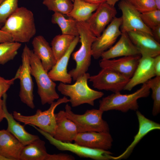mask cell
<instances>
[{
  "mask_svg": "<svg viewBox=\"0 0 160 160\" xmlns=\"http://www.w3.org/2000/svg\"><path fill=\"white\" fill-rule=\"evenodd\" d=\"M4 24L1 29L9 35L14 42H28L36 33L33 14L24 7H18Z\"/></svg>",
  "mask_w": 160,
  "mask_h": 160,
  "instance_id": "obj_1",
  "label": "cell"
},
{
  "mask_svg": "<svg viewBox=\"0 0 160 160\" xmlns=\"http://www.w3.org/2000/svg\"><path fill=\"white\" fill-rule=\"evenodd\" d=\"M90 76L86 73L79 77L73 84L62 82L57 87L58 90L65 96L69 97V102L75 107L84 104L94 106L96 100L102 97L103 92L91 88L88 84Z\"/></svg>",
  "mask_w": 160,
  "mask_h": 160,
  "instance_id": "obj_2",
  "label": "cell"
},
{
  "mask_svg": "<svg viewBox=\"0 0 160 160\" xmlns=\"http://www.w3.org/2000/svg\"><path fill=\"white\" fill-rule=\"evenodd\" d=\"M77 25L81 45L79 50L72 54L76 67L68 73L74 81L88 71L91 63L92 45L97 38L86 22H77Z\"/></svg>",
  "mask_w": 160,
  "mask_h": 160,
  "instance_id": "obj_3",
  "label": "cell"
},
{
  "mask_svg": "<svg viewBox=\"0 0 160 160\" xmlns=\"http://www.w3.org/2000/svg\"><path fill=\"white\" fill-rule=\"evenodd\" d=\"M150 92V88L145 83L142 84L140 89L131 94L113 93L100 101L99 109L104 112L113 110L125 113L129 110L136 111L139 107L138 99L148 97Z\"/></svg>",
  "mask_w": 160,
  "mask_h": 160,
  "instance_id": "obj_4",
  "label": "cell"
},
{
  "mask_svg": "<svg viewBox=\"0 0 160 160\" xmlns=\"http://www.w3.org/2000/svg\"><path fill=\"white\" fill-rule=\"evenodd\" d=\"M29 60L31 74L36 82L41 103L42 105L50 104L59 98L56 90V84L49 76L40 59L32 50Z\"/></svg>",
  "mask_w": 160,
  "mask_h": 160,
  "instance_id": "obj_5",
  "label": "cell"
},
{
  "mask_svg": "<svg viewBox=\"0 0 160 160\" xmlns=\"http://www.w3.org/2000/svg\"><path fill=\"white\" fill-rule=\"evenodd\" d=\"M69 102V99L64 96L51 103L48 109L43 111L38 109L33 115H24L16 111H13L12 115L17 121L25 125L34 126L53 137L56 127L55 109L60 104Z\"/></svg>",
  "mask_w": 160,
  "mask_h": 160,
  "instance_id": "obj_6",
  "label": "cell"
},
{
  "mask_svg": "<svg viewBox=\"0 0 160 160\" xmlns=\"http://www.w3.org/2000/svg\"><path fill=\"white\" fill-rule=\"evenodd\" d=\"M65 111L67 117L76 125L79 133L109 132L108 123L102 118L104 112L99 109L87 110L82 114H77L74 113L71 107L67 104Z\"/></svg>",
  "mask_w": 160,
  "mask_h": 160,
  "instance_id": "obj_7",
  "label": "cell"
},
{
  "mask_svg": "<svg viewBox=\"0 0 160 160\" xmlns=\"http://www.w3.org/2000/svg\"><path fill=\"white\" fill-rule=\"evenodd\" d=\"M52 145L61 151H68L80 157L89 158L95 160H112V153L108 151L87 148L72 142H63L55 138L48 133L32 125Z\"/></svg>",
  "mask_w": 160,
  "mask_h": 160,
  "instance_id": "obj_8",
  "label": "cell"
},
{
  "mask_svg": "<svg viewBox=\"0 0 160 160\" xmlns=\"http://www.w3.org/2000/svg\"><path fill=\"white\" fill-rule=\"evenodd\" d=\"M31 51L28 46L25 45L21 55L22 64L18 68V79L20 81L19 96L22 102L33 109L35 105L33 102V84L29 60Z\"/></svg>",
  "mask_w": 160,
  "mask_h": 160,
  "instance_id": "obj_9",
  "label": "cell"
},
{
  "mask_svg": "<svg viewBox=\"0 0 160 160\" xmlns=\"http://www.w3.org/2000/svg\"><path fill=\"white\" fill-rule=\"evenodd\" d=\"M129 79L111 69L102 68L97 74L90 76L88 80L95 88L116 93L124 90Z\"/></svg>",
  "mask_w": 160,
  "mask_h": 160,
  "instance_id": "obj_10",
  "label": "cell"
},
{
  "mask_svg": "<svg viewBox=\"0 0 160 160\" xmlns=\"http://www.w3.org/2000/svg\"><path fill=\"white\" fill-rule=\"evenodd\" d=\"M122 22L121 17H115L97 38L92 46V55L94 58L98 59L101 57L103 53L114 44L121 34L120 27Z\"/></svg>",
  "mask_w": 160,
  "mask_h": 160,
  "instance_id": "obj_11",
  "label": "cell"
},
{
  "mask_svg": "<svg viewBox=\"0 0 160 160\" xmlns=\"http://www.w3.org/2000/svg\"><path fill=\"white\" fill-rule=\"evenodd\" d=\"M118 6L122 13L121 33L133 31H140L147 33L153 36L151 30L144 23L141 13L131 4L128 0H120Z\"/></svg>",
  "mask_w": 160,
  "mask_h": 160,
  "instance_id": "obj_12",
  "label": "cell"
},
{
  "mask_svg": "<svg viewBox=\"0 0 160 160\" xmlns=\"http://www.w3.org/2000/svg\"><path fill=\"white\" fill-rule=\"evenodd\" d=\"M117 14L114 6L106 2L100 4L86 22L91 31L97 37L116 17Z\"/></svg>",
  "mask_w": 160,
  "mask_h": 160,
  "instance_id": "obj_13",
  "label": "cell"
},
{
  "mask_svg": "<svg viewBox=\"0 0 160 160\" xmlns=\"http://www.w3.org/2000/svg\"><path fill=\"white\" fill-rule=\"evenodd\" d=\"M74 143L87 148L108 151L113 139L109 132H88L79 133Z\"/></svg>",
  "mask_w": 160,
  "mask_h": 160,
  "instance_id": "obj_14",
  "label": "cell"
},
{
  "mask_svg": "<svg viewBox=\"0 0 160 160\" xmlns=\"http://www.w3.org/2000/svg\"><path fill=\"white\" fill-rule=\"evenodd\" d=\"M141 56L154 57L160 55V44L149 34L140 31L127 33Z\"/></svg>",
  "mask_w": 160,
  "mask_h": 160,
  "instance_id": "obj_15",
  "label": "cell"
},
{
  "mask_svg": "<svg viewBox=\"0 0 160 160\" xmlns=\"http://www.w3.org/2000/svg\"><path fill=\"white\" fill-rule=\"evenodd\" d=\"M141 57L140 55L124 56L118 59H102L99 65L102 68H108L118 72L130 79L133 75Z\"/></svg>",
  "mask_w": 160,
  "mask_h": 160,
  "instance_id": "obj_16",
  "label": "cell"
},
{
  "mask_svg": "<svg viewBox=\"0 0 160 160\" xmlns=\"http://www.w3.org/2000/svg\"><path fill=\"white\" fill-rule=\"evenodd\" d=\"M153 60L154 57L141 56L133 75L129 79L124 90L131 91L136 86L145 83L156 76Z\"/></svg>",
  "mask_w": 160,
  "mask_h": 160,
  "instance_id": "obj_17",
  "label": "cell"
},
{
  "mask_svg": "<svg viewBox=\"0 0 160 160\" xmlns=\"http://www.w3.org/2000/svg\"><path fill=\"white\" fill-rule=\"evenodd\" d=\"M136 111L139 122L138 132L134 136L132 142L126 150L118 156H112V160H119L127 158L135 146L145 135L152 130L160 129L159 124L147 118L138 110Z\"/></svg>",
  "mask_w": 160,
  "mask_h": 160,
  "instance_id": "obj_18",
  "label": "cell"
},
{
  "mask_svg": "<svg viewBox=\"0 0 160 160\" xmlns=\"http://www.w3.org/2000/svg\"><path fill=\"white\" fill-rule=\"evenodd\" d=\"M79 41V36H76L65 53L48 71L49 76L53 81L67 84L71 83L72 78L67 72V67L71 55Z\"/></svg>",
  "mask_w": 160,
  "mask_h": 160,
  "instance_id": "obj_19",
  "label": "cell"
},
{
  "mask_svg": "<svg viewBox=\"0 0 160 160\" xmlns=\"http://www.w3.org/2000/svg\"><path fill=\"white\" fill-rule=\"evenodd\" d=\"M55 116L56 127L53 137L63 142L74 141L79 133L76 125L67 117L65 111H60Z\"/></svg>",
  "mask_w": 160,
  "mask_h": 160,
  "instance_id": "obj_20",
  "label": "cell"
},
{
  "mask_svg": "<svg viewBox=\"0 0 160 160\" xmlns=\"http://www.w3.org/2000/svg\"><path fill=\"white\" fill-rule=\"evenodd\" d=\"M120 36L115 44L103 53L101 57L102 59H110L119 57L140 55L127 33H121Z\"/></svg>",
  "mask_w": 160,
  "mask_h": 160,
  "instance_id": "obj_21",
  "label": "cell"
},
{
  "mask_svg": "<svg viewBox=\"0 0 160 160\" xmlns=\"http://www.w3.org/2000/svg\"><path fill=\"white\" fill-rule=\"evenodd\" d=\"M24 146L7 129L0 130V154L10 160H20Z\"/></svg>",
  "mask_w": 160,
  "mask_h": 160,
  "instance_id": "obj_22",
  "label": "cell"
},
{
  "mask_svg": "<svg viewBox=\"0 0 160 160\" xmlns=\"http://www.w3.org/2000/svg\"><path fill=\"white\" fill-rule=\"evenodd\" d=\"M4 100L3 108L5 118L7 122V130L13 135L24 145L39 138L37 135H33L27 132L24 126L20 124L14 118L12 114L8 111L6 106L7 95L6 94L3 96Z\"/></svg>",
  "mask_w": 160,
  "mask_h": 160,
  "instance_id": "obj_23",
  "label": "cell"
},
{
  "mask_svg": "<svg viewBox=\"0 0 160 160\" xmlns=\"http://www.w3.org/2000/svg\"><path fill=\"white\" fill-rule=\"evenodd\" d=\"M32 43L33 52L40 60L44 69L48 72L56 62L51 47L41 35L34 37Z\"/></svg>",
  "mask_w": 160,
  "mask_h": 160,
  "instance_id": "obj_24",
  "label": "cell"
},
{
  "mask_svg": "<svg viewBox=\"0 0 160 160\" xmlns=\"http://www.w3.org/2000/svg\"><path fill=\"white\" fill-rule=\"evenodd\" d=\"M48 153L45 141L39 138L24 145L20 160H45Z\"/></svg>",
  "mask_w": 160,
  "mask_h": 160,
  "instance_id": "obj_25",
  "label": "cell"
},
{
  "mask_svg": "<svg viewBox=\"0 0 160 160\" xmlns=\"http://www.w3.org/2000/svg\"><path fill=\"white\" fill-rule=\"evenodd\" d=\"M72 9L68 17L77 22H86L100 4H94L83 0H74Z\"/></svg>",
  "mask_w": 160,
  "mask_h": 160,
  "instance_id": "obj_26",
  "label": "cell"
},
{
  "mask_svg": "<svg viewBox=\"0 0 160 160\" xmlns=\"http://www.w3.org/2000/svg\"><path fill=\"white\" fill-rule=\"evenodd\" d=\"M65 15L58 12H54L52 15L51 22L57 24L61 31L62 34L79 36L77 21L73 18L68 17L67 18Z\"/></svg>",
  "mask_w": 160,
  "mask_h": 160,
  "instance_id": "obj_27",
  "label": "cell"
},
{
  "mask_svg": "<svg viewBox=\"0 0 160 160\" xmlns=\"http://www.w3.org/2000/svg\"><path fill=\"white\" fill-rule=\"evenodd\" d=\"M75 37L62 34L53 38L51 47L56 62L65 53Z\"/></svg>",
  "mask_w": 160,
  "mask_h": 160,
  "instance_id": "obj_28",
  "label": "cell"
},
{
  "mask_svg": "<svg viewBox=\"0 0 160 160\" xmlns=\"http://www.w3.org/2000/svg\"><path fill=\"white\" fill-rule=\"evenodd\" d=\"M21 46V43L14 41L0 43V64L4 65L13 60Z\"/></svg>",
  "mask_w": 160,
  "mask_h": 160,
  "instance_id": "obj_29",
  "label": "cell"
},
{
  "mask_svg": "<svg viewBox=\"0 0 160 160\" xmlns=\"http://www.w3.org/2000/svg\"><path fill=\"white\" fill-rule=\"evenodd\" d=\"M43 4L48 9L68 16L73 4L71 0H43Z\"/></svg>",
  "mask_w": 160,
  "mask_h": 160,
  "instance_id": "obj_30",
  "label": "cell"
},
{
  "mask_svg": "<svg viewBox=\"0 0 160 160\" xmlns=\"http://www.w3.org/2000/svg\"><path fill=\"white\" fill-rule=\"evenodd\" d=\"M146 83L152 90V97L153 100L152 114L155 116L160 112V76H156Z\"/></svg>",
  "mask_w": 160,
  "mask_h": 160,
  "instance_id": "obj_31",
  "label": "cell"
},
{
  "mask_svg": "<svg viewBox=\"0 0 160 160\" xmlns=\"http://www.w3.org/2000/svg\"><path fill=\"white\" fill-rule=\"evenodd\" d=\"M19 0H5L0 5V24L4 23L8 18L18 8Z\"/></svg>",
  "mask_w": 160,
  "mask_h": 160,
  "instance_id": "obj_32",
  "label": "cell"
},
{
  "mask_svg": "<svg viewBox=\"0 0 160 160\" xmlns=\"http://www.w3.org/2000/svg\"><path fill=\"white\" fill-rule=\"evenodd\" d=\"M140 16L144 23L151 30L160 25V10L142 13Z\"/></svg>",
  "mask_w": 160,
  "mask_h": 160,
  "instance_id": "obj_33",
  "label": "cell"
},
{
  "mask_svg": "<svg viewBox=\"0 0 160 160\" xmlns=\"http://www.w3.org/2000/svg\"><path fill=\"white\" fill-rule=\"evenodd\" d=\"M141 14L157 9L154 0H128Z\"/></svg>",
  "mask_w": 160,
  "mask_h": 160,
  "instance_id": "obj_34",
  "label": "cell"
},
{
  "mask_svg": "<svg viewBox=\"0 0 160 160\" xmlns=\"http://www.w3.org/2000/svg\"><path fill=\"white\" fill-rule=\"evenodd\" d=\"M19 69H18L15 76L10 79H7L0 76V99L6 93L15 80L18 79Z\"/></svg>",
  "mask_w": 160,
  "mask_h": 160,
  "instance_id": "obj_35",
  "label": "cell"
},
{
  "mask_svg": "<svg viewBox=\"0 0 160 160\" xmlns=\"http://www.w3.org/2000/svg\"><path fill=\"white\" fill-rule=\"evenodd\" d=\"M75 157L71 155L60 153L57 154L48 153L45 160H74Z\"/></svg>",
  "mask_w": 160,
  "mask_h": 160,
  "instance_id": "obj_36",
  "label": "cell"
},
{
  "mask_svg": "<svg viewBox=\"0 0 160 160\" xmlns=\"http://www.w3.org/2000/svg\"><path fill=\"white\" fill-rule=\"evenodd\" d=\"M153 67L156 76H160V55L154 57Z\"/></svg>",
  "mask_w": 160,
  "mask_h": 160,
  "instance_id": "obj_37",
  "label": "cell"
},
{
  "mask_svg": "<svg viewBox=\"0 0 160 160\" xmlns=\"http://www.w3.org/2000/svg\"><path fill=\"white\" fill-rule=\"evenodd\" d=\"M12 41H13L11 37L0 29V43Z\"/></svg>",
  "mask_w": 160,
  "mask_h": 160,
  "instance_id": "obj_38",
  "label": "cell"
},
{
  "mask_svg": "<svg viewBox=\"0 0 160 160\" xmlns=\"http://www.w3.org/2000/svg\"><path fill=\"white\" fill-rule=\"evenodd\" d=\"M154 38L158 42H160V25L151 30Z\"/></svg>",
  "mask_w": 160,
  "mask_h": 160,
  "instance_id": "obj_39",
  "label": "cell"
},
{
  "mask_svg": "<svg viewBox=\"0 0 160 160\" xmlns=\"http://www.w3.org/2000/svg\"><path fill=\"white\" fill-rule=\"evenodd\" d=\"M3 99H0V123L3 119L5 118L4 112L3 108Z\"/></svg>",
  "mask_w": 160,
  "mask_h": 160,
  "instance_id": "obj_40",
  "label": "cell"
},
{
  "mask_svg": "<svg viewBox=\"0 0 160 160\" xmlns=\"http://www.w3.org/2000/svg\"><path fill=\"white\" fill-rule=\"evenodd\" d=\"M87 2L97 4H100L102 3L106 2L108 0H83Z\"/></svg>",
  "mask_w": 160,
  "mask_h": 160,
  "instance_id": "obj_41",
  "label": "cell"
},
{
  "mask_svg": "<svg viewBox=\"0 0 160 160\" xmlns=\"http://www.w3.org/2000/svg\"><path fill=\"white\" fill-rule=\"evenodd\" d=\"M119 0H108L106 2L110 5L114 6L116 3Z\"/></svg>",
  "mask_w": 160,
  "mask_h": 160,
  "instance_id": "obj_42",
  "label": "cell"
},
{
  "mask_svg": "<svg viewBox=\"0 0 160 160\" xmlns=\"http://www.w3.org/2000/svg\"><path fill=\"white\" fill-rule=\"evenodd\" d=\"M157 9L160 10V0H154Z\"/></svg>",
  "mask_w": 160,
  "mask_h": 160,
  "instance_id": "obj_43",
  "label": "cell"
},
{
  "mask_svg": "<svg viewBox=\"0 0 160 160\" xmlns=\"http://www.w3.org/2000/svg\"><path fill=\"white\" fill-rule=\"evenodd\" d=\"M0 160H10L9 159L5 157L0 154Z\"/></svg>",
  "mask_w": 160,
  "mask_h": 160,
  "instance_id": "obj_44",
  "label": "cell"
},
{
  "mask_svg": "<svg viewBox=\"0 0 160 160\" xmlns=\"http://www.w3.org/2000/svg\"><path fill=\"white\" fill-rule=\"evenodd\" d=\"M5 0H0V5Z\"/></svg>",
  "mask_w": 160,
  "mask_h": 160,
  "instance_id": "obj_45",
  "label": "cell"
},
{
  "mask_svg": "<svg viewBox=\"0 0 160 160\" xmlns=\"http://www.w3.org/2000/svg\"><path fill=\"white\" fill-rule=\"evenodd\" d=\"M72 2H73L74 0H71Z\"/></svg>",
  "mask_w": 160,
  "mask_h": 160,
  "instance_id": "obj_46",
  "label": "cell"
}]
</instances>
